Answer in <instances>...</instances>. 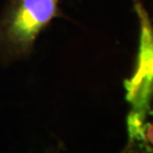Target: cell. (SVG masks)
Instances as JSON below:
<instances>
[{"instance_id": "obj_2", "label": "cell", "mask_w": 153, "mask_h": 153, "mask_svg": "<svg viewBox=\"0 0 153 153\" xmlns=\"http://www.w3.org/2000/svg\"><path fill=\"white\" fill-rule=\"evenodd\" d=\"M60 0H5L0 10V64L28 59L51 21L62 17Z\"/></svg>"}, {"instance_id": "obj_1", "label": "cell", "mask_w": 153, "mask_h": 153, "mask_svg": "<svg viewBox=\"0 0 153 153\" xmlns=\"http://www.w3.org/2000/svg\"><path fill=\"white\" fill-rule=\"evenodd\" d=\"M140 43L135 70L126 82L131 105L128 142L120 153H153V28L140 8Z\"/></svg>"}]
</instances>
